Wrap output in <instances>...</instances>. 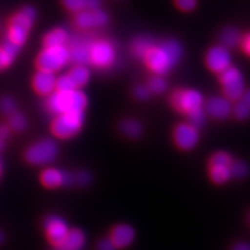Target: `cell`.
Listing matches in <instances>:
<instances>
[{
	"label": "cell",
	"instance_id": "1",
	"mask_svg": "<svg viewBox=\"0 0 250 250\" xmlns=\"http://www.w3.org/2000/svg\"><path fill=\"white\" fill-rule=\"evenodd\" d=\"M183 57V47L176 40H167L155 44L143 61L147 68L158 76L168 74Z\"/></svg>",
	"mask_w": 250,
	"mask_h": 250
},
{
	"label": "cell",
	"instance_id": "2",
	"mask_svg": "<svg viewBox=\"0 0 250 250\" xmlns=\"http://www.w3.org/2000/svg\"><path fill=\"white\" fill-rule=\"evenodd\" d=\"M88 105V98L80 89L68 92H52L48 95L46 106L54 115L68 112H83Z\"/></svg>",
	"mask_w": 250,
	"mask_h": 250
},
{
	"label": "cell",
	"instance_id": "3",
	"mask_svg": "<svg viewBox=\"0 0 250 250\" xmlns=\"http://www.w3.org/2000/svg\"><path fill=\"white\" fill-rule=\"evenodd\" d=\"M36 18L37 12L33 6H24L16 13L10 21L5 41L21 48L27 40Z\"/></svg>",
	"mask_w": 250,
	"mask_h": 250
},
{
	"label": "cell",
	"instance_id": "4",
	"mask_svg": "<svg viewBox=\"0 0 250 250\" xmlns=\"http://www.w3.org/2000/svg\"><path fill=\"white\" fill-rule=\"evenodd\" d=\"M84 122L83 112H68L57 115L52 121V134L60 139H70L76 136Z\"/></svg>",
	"mask_w": 250,
	"mask_h": 250
},
{
	"label": "cell",
	"instance_id": "5",
	"mask_svg": "<svg viewBox=\"0 0 250 250\" xmlns=\"http://www.w3.org/2000/svg\"><path fill=\"white\" fill-rule=\"evenodd\" d=\"M59 146L51 139H43L30 145L25 151V160L33 166H46L57 159Z\"/></svg>",
	"mask_w": 250,
	"mask_h": 250
},
{
	"label": "cell",
	"instance_id": "6",
	"mask_svg": "<svg viewBox=\"0 0 250 250\" xmlns=\"http://www.w3.org/2000/svg\"><path fill=\"white\" fill-rule=\"evenodd\" d=\"M69 62L70 56L67 46L45 47L39 53L36 65L39 70H45V71L54 73L64 68Z\"/></svg>",
	"mask_w": 250,
	"mask_h": 250
},
{
	"label": "cell",
	"instance_id": "7",
	"mask_svg": "<svg viewBox=\"0 0 250 250\" xmlns=\"http://www.w3.org/2000/svg\"><path fill=\"white\" fill-rule=\"evenodd\" d=\"M219 80L225 97L230 101L238 100L243 95L245 90L244 77L241 71L236 67H229L220 73Z\"/></svg>",
	"mask_w": 250,
	"mask_h": 250
},
{
	"label": "cell",
	"instance_id": "8",
	"mask_svg": "<svg viewBox=\"0 0 250 250\" xmlns=\"http://www.w3.org/2000/svg\"><path fill=\"white\" fill-rule=\"evenodd\" d=\"M116 61L114 45L107 40H94L90 48L89 62L96 68L105 69L111 67Z\"/></svg>",
	"mask_w": 250,
	"mask_h": 250
},
{
	"label": "cell",
	"instance_id": "9",
	"mask_svg": "<svg viewBox=\"0 0 250 250\" xmlns=\"http://www.w3.org/2000/svg\"><path fill=\"white\" fill-rule=\"evenodd\" d=\"M170 103L176 111L188 114L203 104L202 94L193 89H181L175 91L170 98Z\"/></svg>",
	"mask_w": 250,
	"mask_h": 250
},
{
	"label": "cell",
	"instance_id": "10",
	"mask_svg": "<svg viewBox=\"0 0 250 250\" xmlns=\"http://www.w3.org/2000/svg\"><path fill=\"white\" fill-rule=\"evenodd\" d=\"M199 129L190 123H181L173 130V140L179 149L192 150L199 143Z\"/></svg>",
	"mask_w": 250,
	"mask_h": 250
},
{
	"label": "cell",
	"instance_id": "11",
	"mask_svg": "<svg viewBox=\"0 0 250 250\" xmlns=\"http://www.w3.org/2000/svg\"><path fill=\"white\" fill-rule=\"evenodd\" d=\"M44 229L47 240L53 247L59 246L65 240L70 230L66 221L58 215H50L45 219Z\"/></svg>",
	"mask_w": 250,
	"mask_h": 250
},
{
	"label": "cell",
	"instance_id": "12",
	"mask_svg": "<svg viewBox=\"0 0 250 250\" xmlns=\"http://www.w3.org/2000/svg\"><path fill=\"white\" fill-rule=\"evenodd\" d=\"M109 21L108 15L100 9L87 10L75 14L74 24L83 30L100 28L105 26Z\"/></svg>",
	"mask_w": 250,
	"mask_h": 250
},
{
	"label": "cell",
	"instance_id": "13",
	"mask_svg": "<svg viewBox=\"0 0 250 250\" xmlns=\"http://www.w3.org/2000/svg\"><path fill=\"white\" fill-rule=\"evenodd\" d=\"M206 64L210 71L220 74L231 66V54L222 45L213 46L207 52Z\"/></svg>",
	"mask_w": 250,
	"mask_h": 250
},
{
	"label": "cell",
	"instance_id": "14",
	"mask_svg": "<svg viewBox=\"0 0 250 250\" xmlns=\"http://www.w3.org/2000/svg\"><path fill=\"white\" fill-rule=\"evenodd\" d=\"M93 41V39L87 36L74 38L69 43V47H67L69 50L70 61L76 62L77 65L84 66L85 64H89L90 48Z\"/></svg>",
	"mask_w": 250,
	"mask_h": 250
},
{
	"label": "cell",
	"instance_id": "15",
	"mask_svg": "<svg viewBox=\"0 0 250 250\" xmlns=\"http://www.w3.org/2000/svg\"><path fill=\"white\" fill-rule=\"evenodd\" d=\"M40 179L42 185L49 189L59 187H70L75 184L73 174L56 168H47L43 170Z\"/></svg>",
	"mask_w": 250,
	"mask_h": 250
},
{
	"label": "cell",
	"instance_id": "16",
	"mask_svg": "<svg viewBox=\"0 0 250 250\" xmlns=\"http://www.w3.org/2000/svg\"><path fill=\"white\" fill-rule=\"evenodd\" d=\"M205 111L215 119L225 120L232 113V104L226 97L214 96L207 101Z\"/></svg>",
	"mask_w": 250,
	"mask_h": 250
},
{
	"label": "cell",
	"instance_id": "17",
	"mask_svg": "<svg viewBox=\"0 0 250 250\" xmlns=\"http://www.w3.org/2000/svg\"><path fill=\"white\" fill-rule=\"evenodd\" d=\"M57 77L54 73L39 70L33 77V88L40 95H50L56 87Z\"/></svg>",
	"mask_w": 250,
	"mask_h": 250
},
{
	"label": "cell",
	"instance_id": "18",
	"mask_svg": "<svg viewBox=\"0 0 250 250\" xmlns=\"http://www.w3.org/2000/svg\"><path fill=\"white\" fill-rule=\"evenodd\" d=\"M136 231L128 224H118L112 229L109 239L116 248H126L135 241Z\"/></svg>",
	"mask_w": 250,
	"mask_h": 250
},
{
	"label": "cell",
	"instance_id": "19",
	"mask_svg": "<svg viewBox=\"0 0 250 250\" xmlns=\"http://www.w3.org/2000/svg\"><path fill=\"white\" fill-rule=\"evenodd\" d=\"M85 244V236L83 231L78 229H70L67 237L62 243L53 247L54 250H83Z\"/></svg>",
	"mask_w": 250,
	"mask_h": 250
},
{
	"label": "cell",
	"instance_id": "20",
	"mask_svg": "<svg viewBox=\"0 0 250 250\" xmlns=\"http://www.w3.org/2000/svg\"><path fill=\"white\" fill-rule=\"evenodd\" d=\"M155 41L150 37L146 36H140L134 39L131 42L130 49L131 52L137 59L143 60L146 54L149 52V50L155 45Z\"/></svg>",
	"mask_w": 250,
	"mask_h": 250
},
{
	"label": "cell",
	"instance_id": "21",
	"mask_svg": "<svg viewBox=\"0 0 250 250\" xmlns=\"http://www.w3.org/2000/svg\"><path fill=\"white\" fill-rule=\"evenodd\" d=\"M45 47H59L66 46L69 42L68 31L65 28L58 27L47 33L43 39Z\"/></svg>",
	"mask_w": 250,
	"mask_h": 250
},
{
	"label": "cell",
	"instance_id": "22",
	"mask_svg": "<svg viewBox=\"0 0 250 250\" xmlns=\"http://www.w3.org/2000/svg\"><path fill=\"white\" fill-rule=\"evenodd\" d=\"M62 3L68 11L76 14L87 10L99 9L101 0H62Z\"/></svg>",
	"mask_w": 250,
	"mask_h": 250
},
{
	"label": "cell",
	"instance_id": "23",
	"mask_svg": "<svg viewBox=\"0 0 250 250\" xmlns=\"http://www.w3.org/2000/svg\"><path fill=\"white\" fill-rule=\"evenodd\" d=\"M119 129L121 134L129 139H137L139 138L143 132V126L141 122L136 119L127 118L121 121L119 125Z\"/></svg>",
	"mask_w": 250,
	"mask_h": 250
},
{
	"label": "cell",
	"instance_id": "24",
	"mask_svg": "<svg viewBox=\"0 0 250 250\" xmlns=\"http://www.w3.org/2000/svg\"><path fill=\"white\" fill-rule=\"evenodd\" d=\"M249 108H250V94L249 91H245L238 100L236 104L232 105V113L238 120H246L249 116Z\"/></svg>",
	"mask_w": 250,
	"mask_h": 250
},
{
	"label": "cell",
	"instance_id": "25",
	"mask_svg": "<svg viewBox=\"0 0 250 250\" xmlns=\"http://www.w3.org/2000/svg\"><path fill=\"white\" fill-rule=\"evenodd\" d=\"M68 75L71 78V81L74 83L76 89L83 88V85L87 84L91 77L89 69L87 67H84L83 65H76L70 70Z\"/></svg>",
	"mask_w": 250,
	"mask_h": 250
},
{
	"label": "cell",
	"instance_id": "26",
	"mask_svg": "<svg viewBox=\"0 0 250 250\" xmlns=\"http://www.w3.org/2000/svg\"><path fill=\"white\" fill-rule=\"evenodd\" d=\"M209 177L216 185H223L231 178L230 166H209Z\"/></svg>",
	"mask_w": 250,
	"mask_h": 250
},
{
	"label": "cell",
	"instance_id": "27",
	"mask_svg": "<svg viewBox=\"0 0 250 250\" xmlns=\"http://www.w3.org/2000/svg\"><path fill=\"white\" fill-rule=\"evenodd\" d=\"M241 38L242 36L237 28L226 27L222 30V33L220 35V41L222 46L228 48V47L237 46L241 41Z\"/></svg>",
	"mask_w": 250,
	"mask_h": 250
},
{
	"label": "cell",
	"instance_id": "28",
	"mask_svg": "<svg viewBox=\"0 0 250 250\" xmlns=\"http://www.w3.org/2000/svg\"><path fill=\"white\" fill-rule=\"evenodd\" d=\"M206 114H207L206 111L201 106V107H197V108L193 109V111L189 112L187 115H188V118H189L190 124L193 125L194 127L199 129L206 123V120H207Z\"/></svg>",
	"mask_w": 250,
	"mask_h": 250
},
{
	"label": "cell",
	"instance_id": "29",
	"mask_svg": "<svg viewBox=\"0 0 250 250\" xmlns=\"http://www.w3.org/2000/svg\"><path fill=\"white\" fill-rule=\"evenodd\" d=\"M9 124H10V127L13 130L21 132L23 130H25V128L27 126V120L25 118V116L23 114L15 112L14 114H12L10 116Z\"/></svg>",
	"mask_w": 250,
	"mask_h": 250
},
{
	"label": "cell",
	"instance_id": "30",
	"mask_svg": "<svg viewBox=\"0 0 250 250\" xmlns=\"http://www.w3.org/2000/svg\"><path fill=\"white\" fill-rule=\"evenodd\" d=\"M146 87L148 88L150 93L162 94L166 91L168 85L166 81L163 78V76L155 75L150 78L149 82H148V85H146Z\"/></svg>",
	"mask_w": 250,
	"mask_h": 250
},
{
	"label": "cell",
	"instance_id": "31",
	"mask_svg": "<svg viewBox=\"0 0 250 250\" xmlns=\"http://www.w3.org/2000/svg\"><path fill=\"white\" fill-rule=\"evenodd\" d=\"M232 163V158L224 151H218L214 153L209 159V166L217 165V166H230Z\"/></svg>",
	"mask_w": 250,
	"mask_h": 250
},
{
	"label": "cell",
	"instance_id": "32",
	"mask_svg": "<svg viewBox=\"0 0 250 250\" xmlns=\"http://www.w3.org/2000/svg\"><path fill=\"white\" fill-rule=\"evenodd\" d=\"M75 89H76L75 85L72 83L71 78L69 77L68 74L62 75L59 78H57L56 87H54V91L68 92V91H72V90H75Z\"/></svg>",
	"mask_w": 250,
	"mask_h": 250
},
{
	"label": "cell",
	"instance_id": "33",
	"mask_svg": "<svg viewBox=\"0 0 250 250\" xmlns=\"http://www.w3.org/2000/svg\"><path fill=\"white\" fill-rule=\"evenodd\" d=\"M230 173H231V177H236V178L245 177L248 173V167L244 162L232 161V163L230 164Z\"/></svg>",
	"mask_w": 250,
	"mask_h": 250
},
{
	"label": "cell",
	"instance_id": "34",
	"mask_svg": "<svg viewBox=\"0 0 250 250\" xmlns=\"http://www.w3.org/2000/svg\"><path fill=\"white\" fill-rule=\"evenodd\" d=\"M0 112L6 116H11L16 112V103L10 96H4L0 99Z\"/></svg>",
	"mask_w": 250,
	"mask_h": 250
},
{
	"label": "cell",
	"instance_id": "35",
	"mask_svg": "<svg viewBox=\"0 0 250 250\" xmlns=\"http://www.w3.org/2000/svg\"><path fill=\"white\" fill-rule=\"evenodd\" d=\"M15 57L7 51L3 46H0V71L10 67L15 61Z\"/></svg>",
	"mask_w": 250,
	"mask_h": 250
},
{
	"label": "cell",
	"instance_id": "36",
	"mask_svg": "<svg viewBox=\"0 0 250 250\" xmlns=\"http://www.w3.org/2000/svg\"><path fill=\"white\" fill-rule=\"evenodd\" d=\"M175 4L179 10L191 12L197 6V0H175Z\"/></svg>",
	"mask_w": 250,
	"mask_h": 250
},
{
	"label": "cell",
	"instance_id": "37",
	"mask_svg": "<svg viewBox=\"0 0 250 250\" xmlns=\"http://www.w3.org/2000/svg\"><path fill=\"white\" fill-rule=\"evenodd\" d=\"M74 181L77 185H80L82 187L87 186L91 183V175L85 171H80L74 175Z\"/></svg>",
	"mask_w": 250,
	"mask_h": 250
},
{
	"label": "cell",
	"instance_id": "38",
	"mask_svg": "<svg viewBox=\"0 0 250 250\" xmlns=\"http://www.w3.org/2000/svg\"><path fill=\"white\" fill-rule=\"evenodd\" d=\"M96 250H117V248L114 245V243H113L111 239L104 238V239H101L97 243Z\"/></svg>",
	"mask_w": 250,
	"mask_h": 250
},
{
	"label": "cell",
	"instance_id": "39",
	"mask_svg": "<svg viewBox=\"0 0 250 250\" xmlns=\"http://www.w3.org/2000/svg\"><path fill=\"white\" fill-rule=\"evenodd\" d=\"M135 96L139 100H146L150 96V92L146 85H138L135 89Z\"/></svg>",
	"mask_w": 250,
	"mask_h": 250
},
{
	"label": "cell",
	"instance_id": "40",
	"mask_svg": "<svg viewBox=\"0 0 250 250\" xmlns=\"http://www.w3.org/2000/svg\"><path fill=\"white\" fill-rule=\"evenodd\" d=\"M240 42H241L242 48H243L244 52L246 54H249V52H250V37H249V34H246L244 37H242Z\"/></svg>",
	"mask_w": 250,
	"mask_h": 250
},
{
	"label": "cell",
	"instance_id": "41",
	"mask_svg": "<svg viewBox=\"0 0 250 250\" xmlns=\"http://www.w3.org/2000/svg\"><path fill=\"white\" fill-rule=\"evenodd\" d=\"M10 136V128L7 126H4V125H1L0 126V139L5 140L9 138Z\"/></svg>",
	"mask_w": 250,
	"mask_h": 250
},
{
	"label": "cell",
	"instance_id": "42",
	"mask_svg": "<svg viewBox=\"0 0 250 250\" xmlns=\"http://www.w3.org/2000/svg\"><path fill=\"white\" fill-rule=\"evenodd\" d=\"M231 250H250L249 245L245 242H240V243H237L232 247Z\"/></svg>",
	"mask_w": 250,
	"mask_h": 250
},
{
	"label": "cell",
	"instance_id": "43",
	"mask_svg": "<svg viewBox=\"0 0 250 250\" xmlns=\"http://www.w3.org/2000/svg\"><path fill=\"white\" fill-rule=\"evenodd\" d=\"M4 147H5V143H4V140H2V139H0V151H2V150L4 149Z\"/></svg>",
	"mask_w": 250,
	"mask_h": 250
},
{
	"label": "cell",
	"instance_id": "44",
	"mask_svg": "<svg viewBox=\"0 0 250 250\" xmlns=\"http://www.w3.org/2000/svg\"><path fill=\"white\" fill-rule=\"evenodd\" d=\"M3 241H4V234L1 230H0V244H1Z\"/></svg>",
	"mask_w": 250,
	"mask_h": 250
},
{
	"label": "cell",
	"instance_id": "45",
	"mask_svg": "<svg viewBox=\"0 0 250 250\" xmlns=\"http://www.w3.org/2000/svg\"><path fill=\"white\" fill-rule=\"evenodd\" d=\"M0 174H1V163H0Z\"/></svg>",
	"mask_w": 250,
	"mask_h": 250
}]
</instances>
